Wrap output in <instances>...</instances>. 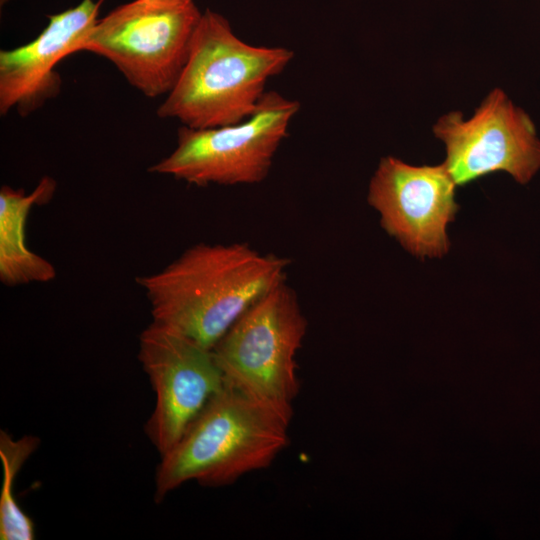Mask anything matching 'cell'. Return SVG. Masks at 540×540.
Returning <instances> with one entry per match:
<instances>
[{
    "instance_id": "obj_1",
    "label": "cell",
    "mask_w": 540,
    "mask_h": 540,
    "mask_svg": "<svg viewBox=\"0 0 540 540\" xmlns=\"http://www.w3.org/2000/svg\"><path fill=\"white\" fill-rule=\"evenodd\" d=\"M288 264L244 243H200L136 281L150 302L152 322L212 350L251 305L285 280Z\"/></svg>"
},
{
    "instance_id": "obj_6",
    "label": "cell",
    "mask_w": 540,
    "mask_h": 540,
    "mask_svg": "<svg viewBox=\"0 0 540 540\" xmlns=\"http://www.w3.org/2000/svg\"><path fill=\"white\" fill-rule=\"evenodd\" d=\"M299 109L298 101L266 91L256 111L240 123L208 129L182 125L173 152L148 170L197 186L259 183Z\"/></svg>"
},
{
    "instance_id": "obj_5",
    "label": "cell",
    "mask_w": 540,
    "mask_h": 540,
    "mask_svg": "<svg viewBox=\"0 0 540 540\" xmlns=\"http://www.w3.org/2000/svg\"><path fill=\"white\" fill-rule=\"evenodd\" d=\"M202 12L193 0H133L99 19L83 42L150 98L167 95L190 53Z\"/></svg>"
},
{
    "instance_id": "obj_2",
    "label": "cell",
    "mask_w": 540,
    "mask_h": 540,
    "mask_svg": "<svg viewBox=\"0 0 540 540\" xmlns=\"http://www.w3.org/2000/svg\"><path fill=\"white\" fill-rule=\"evenodd\" d=\"M293 56L285 47L244 42L224 16L207 9L197 25L187 62L157 116L192 129L240 123L256 111L267 81L280 74Z\"/></svg>"
},
{
    "instance_id": "obj_4",
    "label": "cell",
    "mask_w": 540,
    "mask_h": 540,
    "mask_svg": "<svg viewBox=\"0 0 540 540\" xmlns=\"http://www.w3.org/2000/svg\"><path fill=\"white\" fill-rule=\"evenodd\" d=\"M306 330L297 297L284 280L237 319L212 353L227 385L291 420L300 389L296 356Z\"/></svg>"
},
{
    "instance_id": "obj_11",
    "label": "cell",
    "mask_w": 540,
    "mask_h": 540,
    "mask_svg": "<svg viewBox=\"0 0 540 540\" xmlns=\"http://www.w3.org/2000/svg\"><path fill=\"white\" fill-rule=\"evenodd\" d=\"M56 181L44 176L32 192L4 185L0 189V280L7 286L48 282L55 278L54 266L32 252L25 243V224L31 208L49 202Z\"/></svg>"
},
{
    "instance_id": "obj_8",
    "label": "cell",
    "mask_w": 540,
    "mask_h": 540,
    "mask_svg": "<svg viewBox=\"0 0 540 540\" xmlns=\"http://www.w3.org/2000/svg\"><path fill=\"white\" fill-rule=\"evenodd\" d=\"M138 358L156 396L145 432L163 455L226 382L212 350L155 322L140 334Z\"/></svg>"
},
{
    "instance_id": "obj_13",
    "label": "cell",
    "mask_w": 540,
    "mask_h": 540,
    "mask_svg": "<svg viewBox=\"0 0 540 540\" xmlns=\"http://www.w3.org/2000/svg\"><path fill=\"white\" fill-rule=\"evenodd\" d=\"M150 1H171V0H150Z\"/></svg>"
},
{
    "instance_id": "obj_9",
    "label": "cell",
    "mask_w": 540,
    "mask_h": 540,
    "mask_svg": "<svg viewBox=\"0 0 540 540\" xmlns=\"http://www.w3.org/2000/svg\"><path fill=\"white\" fill-rule=\"evenodd\" d=\"M455 187L444 164L412 166L388 156L371 179L368 202L406 250L421 258L441 257L450 245L446 227L459 208Z\"/></svg>"
},
{
    "instance_id": "obj_10",
    "label": "cell",
    "mask_w": 540,
    "mask_h": 540,
    "mask_svg": "<svg viewBox=\"0 0 540 540\" xmlns=\"http://www.w3.org/2000/svg\"><path fill=\"white\" fill-rule=\"evenodd\" d=\"M104 0H82L77 6L50 15L47 26L31 42L0 51V114L15 109L28 116L61 91L56 65L80 52L97 23Z\"/></svg>"
},
{
    "instance_id": "obj_7",
    "label": "cell",
    "mask_w": 540,
    "mask_h": 540,
    "mask_svg": "<svg viewBox=\"0 0 540 540\" xmlns=\"http://www.w3.org/2000/svg\"><path fill=\"white\" fill-rule=\"evenodd\" d=\"M433 132L445 143L443 164L456 185L496 171L526 184L540 169V139L532 119L498 88L470 119L450 112L438 119Z\"/></svg>"
},
{
    "instance_id": "obj_3",
    "label": "cell",
    "mask_w": 540,
    "mask_h": 540,
    "mask_svg": "<svg viewBox=\"0 0 540 540\" xmlns=\"http://www.w3.org/2000/svg\"><path fill=\"white\" fill-rule=\"evenodd\" d=\"M290 419L227 385L165 454L155 476V501L189 481L234 483L267 468L288 446Z\"/></svg>"
},
{
    "instance_id": "obj_12",
    "label": "cell",
    "mask_w": 540,
    "mask_h": 540,
    "mask_svg": "<svg viewBox=\"0 0 540 540\" xmlns=\"http://www.w3.org/2000/svg\"><path fill=\"white\" fill-rule=\"evenodd\" d=\"M39 439L26 435L13 439L6 431L0 433V458L3 465V484L0 492V539L32 540L34 523L14 498V482L21 467L36 450Z\"/></svg>"
}]
</instances>
